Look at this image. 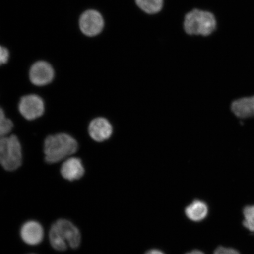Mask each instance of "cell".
Segmentation results:
<instances>
[{"label": "cell", "instance_id": "obj_1", "mask_svg": "<svg viewBox=\"0 0 254 254\" xmlns=\"http://www.w3.org/2000/svg\"><path fill=\"white\" fill-rule=\"evenodd\" d=\"M49 240L54 249L63 252L68 246L77 249L81 243V234L77 227L65 219H60L51 227Z\"/></svg>", "mask_w": 254, "mask_h": 254}, {"label": "cell", "instance_id": "obj_2", "mask_svg": "<svg viewBox=\"0 0 254 254\" xmlns=\"http://www.w3.org/2000/svg\"><path fill=\"white\" fill-rule=\"evenodd\" d=\"M78 147L77 141L64 133L48 136L44 142L45 160L50 164L59 163L75 153Z\"/></svg>", "mask_w": 254, "mask_h": 254}, {"label": "cell", "instance_id": "obj_3", "mask_svg": "<svg viewBox=\"0 0 254 254\" xmlns=\"http://www.w3.org/2000/svg\"><path fill=\"white\" fill-rule=\"evenodd\" d=\"M216 25L215 18L211 12L194 9L186 15L184 27L187 34L207 36L213 33Z\"/></svg>", "mask_w": 254, "mask_h": 254}, {"label": "cell", "instance_id": "obj_4", "mask_svg": "<svg viewBox=\"0 0 254 254\" xmlns=\"http://www.w3.org/2000/svg\"><path fill=\"white\" fill-rule=\"evenodd\" d=\"M21 146L17 136L11 135L0 139V165L5 170L12 171L21 166Z\"/></svg>", "mask_w": 254, "mask_h": 254}, {"label": "cell", "instance_id": "obj_5", "mask_svg": "<svg viewBox=\"0 0 254 254\" xmlns=\"http://www.w3.org/2000/svg\"><path fill=\"white\" fill-rule=\"evenodd\" d=\"M19 110L25 119L33 120L43 115L44 104L37 95L31 94L22 97L19 103Z\"/></svg>", "mask_w": 254, "mask_h": 254}, {"label": "cell", "instance_id": "obj_6", "mask_svg": "<svg viewBox=\"0 0 254 254\" xmlns=\"http://www.w3.org/2000/svg\"><path fill=\"white\" fill-rule=\"evenodd\" d=\"M79 27L87 36H97L104 27V20L99 12L95 10L85 11L79 20Z\"/></svg>", "mask_w": 254, "mask_h": 254}, {"label": "cell", "instance_id": "obj_7", "mask_svg": "<svg viewBox=\"0 0 254 254\" xmlns=\"http://www.w3.org/2000/svg\"><path fill=\"white\" fill-rule=\"evenodd\" d=\"M54 76L55 72L52 66L46 62H38L34 64L30 69V80L37 86H43L50 83Z\"/></svg>", "mask_w": 254, "mask_h": 254}, {"label": "cell", "instance_id": "obj_8", "mask_svg": "<svg viewBox=\"0 0 254 254\" xmlns=\"http://www.w3.org/2000/svg\"><path fill=\"white\" fill-rule=\"evenodd\" d=\"M44 230L41 225L36 221L25 222L20 230L21 239L30 246H36L41 243L44 238Z\"/></svg>", "mask_w": 254, "mask_h": 254}, {"label": "cell", "instance_id": "obj_9", "mask_svg": "<svg viewBox=\"0 0 254 254\" xmlns=\"http://www.w3.org/2000/svg\"><path fill=\"white\" fill-rule=\"evenodd\" d=\"M60 171L64 179L69 182L80 179L85 173L81 160L77 157L69 158L64 162Z\"/></svg>", "mask_w": 254, "mask_h": 254}, {"label": "cell", "instance_id": "obj_10", "mask_svg": "<svg viewBox=\"0 0 254 254\" xmlns=\"http://www.w3.org/2000/svg\"><path fill=\"white\" fill-rule=\"evenodd\" d=\"M88 130L91 137L98 142L107 140L113 132L111 124L104 118H97L92 121Z\"/></svg>", "mask_w": 254, "mask_h": 254}, {"label": "cell", "instance_id": "obj_11", "mask_svg": "<svg viewBox=\"0 0 254 254\" xmlns=\"http://www.w3.org/2000/svg\"><path fill=\"white\" fill-rule=\"evenodd\" d=\"M231 110L238 117L248 118L254 116V96L240 98L234 101Z\"/></svg>", "mask_w": 254, "mask_h": 254}, {"label": "cell", "instance_id": "obj_12", "mask_svg": "<svg viewBox=\"0 0 254 254\" xmlns=\"http://www.w3.org/2000/svg\"><path fill=\"white\" fill-rule=\"evenodd\" d=\"M208 209L204 202L195 200L186 208L185 212L190 220L201 221L207 216Z\"/></svg>", "mask_w": 254, "mask_h": 254}, {"label": "cell", "instance_id": "obj_13", "mask_svg": "<svg viewBox=\"0 0 254 254\" xmlns=\"http://www.w3.org/2000/svg\"><path fill=\"white\" fill-rule=\"evenodd\" d=\"M136 4L148 14H155L163 7V0H136Z\"/></svg>", "mask_w": 254, "mask_h": 254}, {"label": "cell", "instance_id": "obj_14", "mask_svg": "<svg viewBox=\"0 0 254 254\" xmlns=\"http://www.w3.org/2000/svg\"><path fill=\"white\" fill-rule=\"evenodd\" d=\"M13 128V123L6 118L4 111L0 107V139L7 136Z\"/></svg>", "mask_w": 254, "mask_h": 254}, {"label": "cell", "instance_id": "obj_15", "mask_svg": "<svg viewBox=\"0 0 254 254\" xmlns=\"http://www.w3.org/2000/svg\"><path fill=\"white\" fill-rule=\"evenodd\" d=\"M243 224L247 229L254 232V205L248 206L244 208Z\"/></svg>", "mask_w": 254, "mask_h": 254}, {"label": "cell", "instance_id": "obj_16", "mask_svg": "<svg viewBox=\"0 0 254 254\" xmlns=\"http://www.w3.org/2000/svg\"><path fill=\"white\" fill-rule=\"evenodd\" d=\"M9 59V52L5 47L0 46V65L7 63Z\"/></svg>", "mask_w": 254, "mask_h": 254}, {"label": "cell", "instance_id": "obj_17", "mask_svg": "<svg viewBox=\"0 0 254 254\" xmlns=\"http://www.w3.org/2000/svg\"><path fill=\"white\" fill-rule=\"evenodd\" d=\"M214 254H240L236 250L223 247H218Z\"/></svg>", "mask_w": 254, "mask_h": 254}, {"label": "cell", "instance_id": "obj_18", "mask_svg": "<svg viewBox=\"0 0 254 254\" xmlns=\"http://www.w3.org/2000/svg\"><path fill=\"white\" fill-rule=\"evenodd\" d=\"M145 254H165L161 251L156 249H153L148 251Z\"/></svg>", "mask_w": 254, "mask_h": 254}, {"label": "cell", "instance_id": "obj_19", "mask_svg": "<svg viewBox=\"0 0 254 254\" xmlns=\"http://www.w3.org/2000/svg\"><path fill=\"white\" fill-rule=\"evenodd\" d=\"M186 254H204L201 251L199 250H193L192 252L187 253Z\"/></svg>", "mask_w": 254, "mask_h": 254}]
</instances>
